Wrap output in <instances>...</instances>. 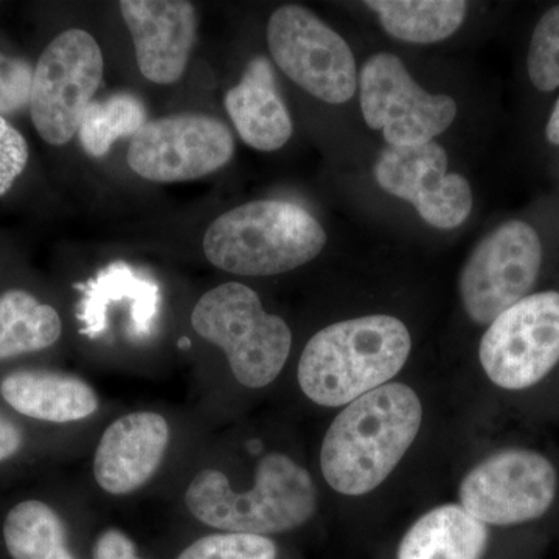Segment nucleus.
Segmentation results:
<instances>
[{
  "instance_id": "14",
  "label": "nucleus",
  "mask_w": 559,
  "mask_h": 559,
  "mask_svg": "<svg viewBox=\"0 0 559 559\" xmlns=\"http://www.w3.org/2000/svg\"><path fill=\"white\" fill-rule=\"evenodd\" d=\"M170 440V423L157 412H132L117 418L95 450V481L110 496L139 491L160 469Z\"/></svg>"
},
{
  "instance_id": "29",
  "label": "nucleus",
  "mask_w": 559,
  "mask_h": 559,
  "mask_svg": "<svg viewBox=\"0 0 559 559\" xmlns=\"http://www.w3.org/2000/svg\"><path fill=\"white\" fill-rule=\"evenodd\" d=\"M546 138L554 145H559V98L554 110H551L549 121H547Z\"/></svg>"
},
{
  "instance_id": "27",
  "label": "nucleus",
  "mask_w": 559,
  "mask_h": 559,
  "mask_svg": "<svg viewBox=\"0 0 559 559\" xmlns=\"http://www.w3.org/2000/svg\"><path fill=\"white\" fill-rule=\"evenodd\" d=\"M138 557L134 540L119 528H108L95 540L92 559H132Z\"/></svg>"
},
{
  "instance_id": "21",
  "label": "nucleus",
  "mask_w": 559,
  "mask_h": 559,
  "mask_svg": "<svg viewBox=\"0 0 559 559\" xmlns=\"http://www.w3.org/2000/svg\"><path fill=\"white\" fill-rule=\"evenodd\" d=\"M2 533L13 559H76L60 513L43 500L14 506L3 521Z\"/></svg>"
},
{
  "instance_id": "13",
  "label": "nucleus",
  "mask_w": 559,
  "mask_h": 559,
  "mask_svg": "<svg viewBox=\"0 0 559 559\" xmlns=\"http://www.w3.org/2000/svg\"><path fill=\"white\" fill-rule=\"evenodd\" d=\"M448 165L447 151L436 142L388 146L373 175L385 193L409 202L429 226L450 230L468 219L474 198L468 179L448 173Z\"/></svg>"
},
{
  "instance_id": "7",
  "label": "nucleus",
  "mask_w": 559,
  "mask_h": 559,
  "mask_svg": "<svg viewBox=\"0 0 559 559\" xmlns=\"http://www.w3.org/2000/svg\"><path fill=\"white\" fill-rule=\"evenodd\" d=\"M477 360L499 392H528L546 381L559 366V290L530 294L492 320Z\"/></svg>"
},
{
  "instance_id": "25",
  "label": "nucleus",
  "mask_w": 559,
  "mask_h": 559,
  "mask_svg": "<svg viewBox=\"0 0 559 559\" xmlns=\"http://www.w3.org/2000/svg\"><path fill=\"white\" fill-rule=\"evenodd\" d=\"M35 69L21 58L0 53V114H14L31 106Z\"/></svg>"
},
{
  "instance_id": "1",
  "label": "nucleus",
  "mask_w": 559,
  "mask_h": 559,
  "mask_svg": "<svg viewBox=\"0 0 559 559\" xmlns=\"http://www.w3.org/2000/svg\"><path fill=\"white\" fill-rule=\"evenodd\" d=\"M429 423L425 393L396 380L336 412L319 448V471L334 495L373 498L417 450Z\"/></svg>"
},
{
  "instance_id": "15",
  "label": "nucleus",
  "mask_w": 559,
  "mask_h": 559,
  "mask_svg": "<svg viewBox=\"0 0 559 559\" xmlns=\"http://www.w3.org/2000/svg\"><path fill=\"white\" fill-rule=\"evenodd\" d=\"M121 16L134 43L135 60L151 83L173 84L186 72L197 40V10L186 0H124Z\"/></svg>"
},
{
  "instance_id": "6",
  "label": "nucleus",
  "mask_w": 559,
  "mask_h": 559,
  "mask_svg": "<svg viewBox=\"0 0 559 559\" xmlns=\"http://www.w3.org/2000/svg\"><path fill=\"white\" fill-rule=\"evenodd\" d=\"M558 491V469L547 455L507 447L474 459L462 471L455 502L489 528L518 527L546 516Z\"/></svg>"
},
{
  "instance_id": "22",
  "label": "nucleus",
  "mask_w": 559,
  "mask_h": 559,
  "mask_svg": "<svg viewBox=\"0 0 559 559\" xmlns=\"http://www.w3.org/2000/svg\"><path fill=\"white\" fill-rule=\"evenodd\" d=\"M146 121L145 105L135 95L120 92L105 100H92L81 117V146L92 157L106 156L117 140L134 138Z\"/></svg>"
},
{
  "instance_id": "26",
  "label": "nucleus",
  "mask_w": 559,
  "mask_h": 559,
  "mask_svg": "<svg viewBox=\"0 0 559 559\" xmlns=\"http://www.w3.org/2000/svg\"><path fill=\"white\" fill-rule=\"evenodd\" d=\"M28 146L20 131L0 116V197L13 187L27 167Z\"/></svg>"
},
{
  "instance_id": "10",
  "label": "nucleus",
  "mask_w": 559,
  "mask_h": 559,
  "mask_svg": "<svg viewBox=\"0 0 559 559\" xmlns=\"http://www.w3.org/2000/svg\"><path fill=\"white\" fill-rule=\"evenodd\" d=\"M267 46L275 64L297 86L330 105L347 103L358 87L355 55L311 10L280 7L267 24Z\"/></svg>"
},
{
  "instance_id": "5",
  "label": "nucleus",
  "mask_w": 559,
  "mask_h": 559,
  "mask_svg": "<svg viewBox=\"0 0 559 559\" xmlns=\"http://www.w3.org/2000/svg\"><path fill=\"white\" fill-rule=\"evenodd\" d=\"M191 326L223 349L235 381L249 390L274 384L293 349L285 319L264 310L259 294L240 282L207 290L191 312Z\"/></svg>"
},
{
  "instance_id": "23",
  "label": "nucleus",
  "mask_w": 559,
  "mask_h": 559,
  "mask_svg": "<svg viewBox=\"0 0 559 559\" xmlns=\"http://www.w3.org/2000/svg\"><path fill=\"white\" fill-rule=\"evenodd\" d=\"M178 559H278V547L270 536L221 532L194 540Z\"/></svg>"
},
{
  "instance_id": "24",
  "label": "nucleus",
  "mask_w": 559,
  "mask_h": 559,
  "mask_svg": "<svg viewBox=\"0 0 559 559\" xmlns=\"http://www.w3.org/2000/svg\"><path fill=\"white\" fill-rule=\"evenodd\" d=\"M530 81L540 92L559 87V5L551 7L533 31L527 57Z\"/></svg>"
},
{
  "instance_id": "20",
  "label": "nucleus",
  "mask_w": 559,
  "mask_h": 559,
  "mask_svg": "<svg viewBox=\"0 0 559 559\" xmlns=\"http://www.w3.org/2000/svg\"><path fill=\"white\" fill-rule=\"evenodd\" d=\"M61 334V316L50 305L22 289L0 296V360L53 347Z\"/></svg>"
},
{
  "instance_id": "2",
  "label": "nucleus",
  "mask_w": 559,
  "mask_h": 559,
  "mask_svg": "<svg viewBox=\"0 0 559 559\" xmlns=\"http://www.w3.org/2000/svg\"><path fill=\"white\" fill-rule=\"evenodd\" d=\"M412 349L409 326L396 316L337 320L319 330L305 345L297 364V384L310 403L340 411L400 380Z\"/></svg>"
},
{
  "instance_id": "12",
  "label": "nucleus",
  "mask_w": 559,
  "mask_h": 559,
  "mask_svg": "<svg viewBox=\"0 0 559 559\" xmlns=\"http://www.w3.org/2000/svg\"><path fill=\"white\" fill-rule=\"evenodd\" d=\"M235 140L226 123L204 114L148 120L131 140L128 165L140 178L173 183L204 178L229 164Z\"/></svg>"
},
{
  "instance_id": "18",
  "label": "nucleus",
  "mask_w": 559,
  "mask_h": 559,
  "mask_svg": "<svg viewBox=\"0 0 559 559\" xmlns=\"http://www.w3.org/2000/svg\"><path fill=\"white\" fill-rule=\"evenodd\" d=\"M489 530L455 500L437 503L412 521L401 536L396 559H484Z\"/></svg>"
},
{
  "instance_id": "11",
  "label": "nucleus",
  "mask_w": 559,
  "mask_h": 559,
  "mask_svg": "<svg viewBox=\"0 0 559 559\" xmlns=\"http://www.w3.org/2000/svg\"><path fill=\"white\" fill-rule=\"evenodd\" d=\"M360 110L367 127L382 131L389 146L433 142L457 117L450 95L430 94L396 55H373L360 69Z\"/></svg>"
},
{
  "instance_id": "28",
  "label": "nucleus",
  "mask_w": 559,
  "mask_h": 559,
  "mask_svg": "<svg viewBox=\"0 0 559 559\" xmlns=\"http://www.w3.org/2000/svg\"><path fill=\"white\" fill-rule=\"evenodd\" d=\"M24 444V429L5 412L0 411V463L13 459Z\"/></svg>"
},
{
  "instance_id": "16",
  "label": "nucleus",
  "mask_w": 559,
  "mask_h": 559,
  "mask_svg": "<svg viewBox=\"0 0 559 559\" xmlns=\"http://www.w3.org/2000/svg\"><path fill=\"white\" fill-rule=\"evenodd\" d=\"M224 105L242 142L252 148L271 153L283 148L293 135V120L267 58L249 62L240 83L227 92Z\"/></svg>"
},
{
  "instance_id": "3",
  "label": "nucleus",
  "mask_w": 559,
  "mask_h": 559,
  "mask_svg": "<svg viewBox=\"0 0 559 559\" xmlns=\"http://www.w3.org/2000/svg\"><path fill=\"white\" fill-rule=\"evenodd\" d=\"M194 520L223 532L270 536L307 525L319 510V489L310 471L282 451L261 455L252 485L231 487L224 471H198L183 495Z\"/></svg>"
},
{
  "instance_id": "19",
  "label": "nucleus",
  "mask_w": 559,
  "mask_h": 559,
  "mask_svg": "<svg viewBox=\"0 0 559 559\" xmlns=\"http://www.w3.org/2000/svg\"><path fill=\"white\" fill-rule=\"evenodd\" d=\"M366 5L390 36L412 44L450 38L468 13V2L463 0H370Z\"/></svg>"
},
{
  "instance_id": "9",
  "label": "nucleus",
  "mask_w": 559,
  "mask_h": 559,
  "mask_svg": "<svg viewBox=\"0 0 559 559\" xmlns=\"http://www.w3.org/2000/svg\"><path fill=\"white\" fill-rule=\"evenodd\" d=\"M105 61L90 32L70 28L51 40L33 75V124L50 145H66L79 134L81 117L94 100Z\"/></svg>"
},
{
  "instance_id": "4",
  "label": "nucleus",
  "mask_w": 559,
  "mask_h": 559,
  "mask_svg": "<svg viewBox=\"0 0 559 559\" xmlns=\"http://www.w3.org/2000/svg\"><path fill=\"white\" fill-rule=\"evenodd\" d=\"M326 234L308 210L264 200L229 210L210 224L204 253L213 266L241 277H272L310 263Z\"/></svg>"
},
{
  "instance_id": "30",
  "label": "nucleus",
  "mask_w": 559,
  "mask_h": 559,
  "mask_svg": "<svg viewBox=\"0 0 559 559\" xmlns=\"http://www.w3.org/2000/svg\"><path fill=\"white\" fill-rule=\"evenodd\" d=\"M132 559H143V558L135 557V558H132Z\"/></svg>"
},
{
  "instance_id": "17",
  "label": "nucleus",
  "mask_w": 559,
  "mask_h": 559,
  "mask_svg": "<svg viewBox=\"0 0 559 559\" xmlns=\"http://www.w3.org/2000/svg\"><path fill=\"white\" fill-rule=\"evenodd\" d=\"M0 395L17 414L55 425L83 421L100 407L90 382L62 371H13L0 382Z\"/></svg>"
},
{
  "instance_id": "8",
  "label": "nucleus",
  "mask_w": 559,
  "mask_h": 559,
  "mask_svg": "<svg viewBox=\"0 0 559 559\" xmlns=\"http://www.w3.org/2000/svg\"><path fill=\"white\" fill-rule=\"evenodd\" d=\"M543 266L538 231L511 219L485 235L459 275V297L471 322L488 326L533 294Z\"/></svg>"
}]
</instances>
